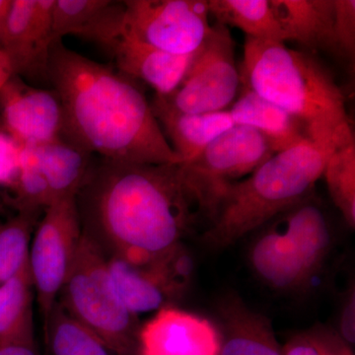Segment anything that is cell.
Wrapping results in <instances>:
<instances>
[{"mask_svg":"<svg viewBox=\"0 0 355 355\" xmlns=\"http://www.w3.org/2000/svg\"><path fill=\"white\" fill-rule=\"evenodd\" d=\"M76 200L84 232L139 268L180 244L198 209L181 164L106 159L91 166Z\"/></svg>","mask_w":355,"mask_h":355,"instance_id":"cell-1","label":"cell"},{"mask_svg":"<svg viewBox=\"0 0 355 355\" xmlns=\"http://www.w3.org/2000/svg\"><path fill=\"white\" fill-rule=\"evenodd\" d=\"M48 79L62 107V139L114 162L182 164L132 78L51 44Z\"/></svg>","mask_w":355,"mask_h":355,"instance_id":"cell-2","label":"cell"},{"mask_svg":"<svg viewBox=\"0 0 355 355\" xmlns=\"http://www.w3.org/2000/svg\"><path fill=\"white\" fill-rule=\"evenodd\" d=\"M239 72L243 88L297 119L309 139L354 137L342 90L312 55L279 42L246 37Z\"/></svg>","mask_w":355,"mask_h":355,"instance_id":"cell-3","label":"cell"},{"mask_svg":"<svg viewBox=\"0 0 355 355\" xmlns=\"http://www.w3.org/2000/svg\"><path fill=\"white\" fill-rule=\"evenodd\" d=\"M354 139H306L273 154L247 179L228 187L205 234V242L216 248L230 246L302 202L323 176L331 151Z\"/></svg>","mask_w":355,"mask_h":355,"instance_id":"cell-4","label":"cell"},{"mask_svg":"<svg viewBox=\"0 0 355 355\" xmlns=\"http://www.w3.org/2000/svg\"><path fill=\"white\" fill-rule=\"evenodd\" d=\"M62 307L97 334L116 355H139L137 316L121 302L110 277L107 256L84 232L67 279L60 291Z\"/></svg>","mask_w":355,"mask_h":355,"instance_id":"cell-5","label":"cell"},{"mask_svg":"<svg viewBox=\"0 0 355 355\" xmlns=\"http://www.w3.org/2000/svg\"><path fill=\"white\" fill-rule=\"evenodd\" d=\"M273 154L260 132L234 125L195 160L181 165L182 175L198 209L212 218L228 187L251 175Z\"/></svg>","mask_w":355,"mask_h":355,"instance_id":"cell-6","label":"cell"},{"mask_svg":"<svg viewBox=\"0 0 355 355\" xmlns=\"http://www.w3.org/2000/svg\"><path fill=\"white\" fill-rule=\"evenodd\" d=\"M81 236L76 196L55 200L44 209L29 250L30 272L44 328L67 279Z\"/></svg>","mask_w":355,"mask_h":355,"instance_id":"cell-7","label":"cell"},{"mask_svg":"<svg viewBox=\"0 0 355 355\" xmlns=\"http://www.w3.org/2000/svg\"><path fill=\"white\" fill-rule=\"evenodd\" d=\"M240 85L234 40L226 26L216 22L195 53L183 81L172 94L162 98L180 113H212L231 106Z\"/></svg>","mask_w":355,"mask_h":355,"instance_id":"cell-8","label":"cell"},{"mask_svg":"<svg viewBox=\"0 0 355 355\" xmlns=\"http://www.w3.org/2000/svg\"><path fill=\"white\" fill-rule=\"evenodd\" d=\"M123 31L173 55L195 53L207 38V0H125Z\"/></svg>","mask_w":355,"mask_h":355,"instance_id":"cell-9","label":"cell"},{"mask_svg":"<svg viewBox=\"0 0 355 355\" xmlns=\"http://www.w3.org/2000/svg\"><path fill=\"white\" fill-rule=\"evenodd\" d=\"M55 0H12L1 37L0 50L8 58L14 76L48 79L53 42Z\"/></svg>","mask_w":355,"mask_h":355,"instance_id":"cell-10","label":"cell"},{"mask_svg":"<svg viewBox=\"0 0 355 355\" xmlns=\"http://www.w3.org/2000/svg\"><path fill=\"white\" fill-rule=\"evenodd\" d=\"M0 121L22 146L62 139L64 116L57 92L33 87L18 76L0 89Z\"/></svg>","mask_w":355,"mask_h":355,"instance_id":"cell-11","label":"cell"},{"mask_svg":"<svg viewBox=\"0 0 355 355\" xmlns=\"http://www.w3.org/2000/svg\"><path fill=\"white\" fill-rule=\"evenodd\" d=\"M220 336L211 322L162 307L139 331V355H219Z\"/></svg>","mask_w":355,"mask_h":355,"instance_id":"cell-12","label":"cell"},{"mask_svg":"<svg viewBox=\"0 0 355 355\" xmlns=\"http://www.w3.org/2000/svg\"><path fill=\"white\" fill-rule=\"evenodd\" d=\"M106 51L114 58L121 74L148 84L160 97H167L176 90L197 53L173 55L142 43L123 31Z\"/></svg>","mask_w":355,"mask_h":355,"instance_id":"cell-13","label":"cell"},{"mask_svg":"<svg viewBox=\"0 0 355 355\" xmlns=\"http://www.w3.org/2000/svg\"><path fill=\"white\" fill-rule=\"evenodd\" d=\"M125 4L112 0H55L53 42L73 35L104 50L123 32Z\"/></svg>","mask_w":355,"mask_h":355,"instance_id":"cell-14","label":"cell"},{"mask_svg":"<svg viewBox=\"0 0 355 355\" xmlns=\"http://www.w3.org/2000/svg\"><path fill=\"white\" fill-rule=\"evenodd\" d=\"M250 261L257 275L277 291H302L315 275L284 229H270L259 236L252 245Z\"/></svg>","mask_w":355,"mask_h":355,"instance_id":"cell-15","label":"cell"},{"mask_svg":"<svg viewBox=\"0 0 355 355\" xmlns=\"http://www.w3.org/2000/svg\"><path fill=\"white\" fill-rule=\"evenodd\" d=\"M151 108L171 140L172 148L181 158V165L195 160L214 139L235 125L228 110L205 114L180 113L159 96H155Z\"/></svg>","mask_w":355,"mask_h":355,"instance_id":"cell-16","label":"cell"},{"mask_svg":"<svg viewBox=\"0 0 355 355\" xmlns=\"http://www.w3.org/2000/svg\"><path fill=\"white\" fill-rule=\"evenodd\" d=\"M286 41L338 55L334 0H272Z\"/></svg>","mask_w":355,"mask_h":355,"instance_id":"cell-17","label":"cell"},{"mask_svg":"<svg viewBox=\"0 0 355 355\" xmlns=\"http://www.w3.org/2000/svg\"><path fill=\"white\" fill-rule=\"evenodd\" d=\"M219 315V355H284L270 322L247 308L239 298L224 301Z\"/></svg>","mask_w":355,"mask_h":355,"instance_id":"cell-18","label":"cell"},{"mask_svg":"<svg viewBox=\"0 0 355 355\" xmlns=\"http://www.w3.org/2000/svg\"><path fill=\"white\" fill-rule=\"evenodd\" d=\"M228 110L235 125H245L260 132L273 153L291 148L309 139L304 125L277 105L272 104L249 89Z\"/></svg>","mask_w":355,"mask_h":355,"instance_id":"cell-19","label":"cell"},{"mask_svg":"<svg viewBox=\"0 0 355 355\" xmlns=\"http://www.w3.org/2000/svg\"><path fill=\"white\" fill-rule=\"evenodd\" d=\"M32 146L51 203L77 196L92 166L91 154L62 139Z\"/></svg>","mask_w":355,"mask_h":355,"instance_id":"cell-20","label":"cell"},{"mask_svg":"<svg viewBox=\"0 0 355 355\" xmlns=\"http://www.w3.org/2000/svg\"><path fill=\"white\" fill-rule=\"evenodd\" d=\"M34 286L29 261L15 277L0 286V347L35 345Z\"/></svg>","mask_w":355,"mask_h":355,"instance_id":"cell-21","label":"cell"},{"mask_svg":"<svg viewBox=\"0 0 355 355\" xmlns=\"http://www.w3.org/2000/svg\"><path fill=\"white\" fill-rule=\"evenodd\" d=\"M216 23L238 28L249 38L284 43L272 0H207Z\"/></svg>","mask_w":355,"mask_h":355,"instance_id":"cell-22","label":"cell"},{"mask_svg":"<svg viewBox=\"0 0 355 355\" xmlns=\"http://www.w3.org/2000/svg\"><path fill=\"white\" fill-rule=\"evenodd\" d=\"M284 229L297 243L311 272H319L331 246L330 227L321 209L303 200L289 209Z\"/></svg>","mask_w":355,"mask_h":355,"instance_id":"cell-23","label":"cell"},{"mask_svg":"<svg viewBox=\"0 0 355 355\" xmlns=\"http://www.w3.org/2000/svg\"><path fill=\"white\" fill-rule=\"evenodd\" d=\"M44 331L51 355H116L97 334L72 317L58 301Z\"/></svg>","mask_w":355,"mask_h":355,"instance_id":"cell-24","label":"cell"},{"mask_svg":"<svg viewBox=\"0 0 355 355\" xmlns=\"http://www.w3.org/2000/svg\"><path fill=\"white\" fill-rule=\"evenodd\" d=\"M107 266L119 297L132 315L162 308L167 298L141 268L114 254L107 258Z\"/></svg>","mask_w":355,"mask_h":355,"instance_id":"cell-25","label":"cell"},{"mask_svg":"<svg viewBox=\"0 0 355 355\" xmlns=\"http://www.w3.org/2000/svg\"><path fill=\"white\" fill-rule=\"evenodd\" d=\"M41 210H20L15 216L0 222V286L15 277L29 261L35 225Z\"/></svg>","mask_w":355,"mask_h":355,"instance_id":"cell-26","label":"cell"},{"mask_svg":"<svg viewBox=\"0 0 355 355\" xmlns=\"http://www.w3.org/2000/svg\"><path fill=\"white\" fill-rule=\"evenodd\" d=\"M329 193L350 227L355 226V141L338 144L323 172Z\"/></svg>","mask_w":355,"mask_h":355,"instance_id":"cell-27","label":"cell"},{"mask_svg":"<svg viewBox=\"0 0 355 355\" xmlns=\"http://www.w3.org/2000/svg\"><path fill=\"white\" fill-rule=\"evenodd\" d=\"M164 293L166 298H177L186 291L193 272V259L182 243L141 268Z\"/></svg>","mask_w":355,"mask_h":355,"instance_id":"cell-28","label":"cell"},{"mask_svg":"<svg viewBox=\"0 0 355 355\" xmlns=\"http://www.w3.org/2000/svg\"><path fill=\"white\" fill-rule=\"evenodd\" d=\"M349 349L342 340L320 331H305L292 338L282 349L284 355H343Z\"/></svg>","mask_w":355,"mask_h":355,"instance_id":"cell-29","label":"cell"},{"mask_svg":"<svg viewBox=\"0 0 355 355\" xmlns=\"http://www.w3.org/2000/svg\"><path fill=\"white\" fill-rule=\"evenodd\" d=\"M336 43L338 57L354 60L355 53V1L334 0Z\"/></svg>","mask_w":355,"mask_h":355,"instance_id":"cell-30","label":"cell"},{"mask_svg":"<svg viewBox=\"0 0 355 355\" xmlns=\"http://www.w3.org/2000/svg\"><path fill=\"white\" fill-rule=\"evenodd\" d=\"M22 144L0 127V187L13 190L20 173Z\"/></svg>","mask_w":355,"mask_h":355,"instance_id":"cell-31","label":"cell"},{"mask_svg":"<svg viewBox=\"0 0 355 355\" xmlns=\"http://www.w3.org/2000/svg\"><path fill=\"white\" fill-rule=\"evenodd\" d=\"M355 295L354 289L349 292V297L345 300L340 316V329L342 336L349 345L355 343Z\"/></svg>","mask_w":355,"mask_h":355,"instance_id":"cell-32","label":"cell"},{"mask_svg":"<svg viewBox=\"0 0 355 355\" xmlns=\"http://www.w3.org/2000/svg\"><path fill=\"white\" fill-rule=\"evenodd\" d=\"M0 355H39L36 345H8L0 347Z\"/></svg>","mask_w":355,"mask_h":355,"instance_id":"cell-33","label":"cell"},{"mask_svg":"<svg viewBox=\"0 0 355 355\" xmlns=\"http://www.w3.org/2000/svg\"><path fill=\"white\" fill-rule=\"evenodd\" d=\"M14 76L12 67L6 53L0 50V89Z\"/></svg>","mask_w":355,"mask_h":355,"instance_id":"cell-34","label":"cell"},{"mask_svg":"<svg viewBox=\"0 0 355 355\" xmlns=\"http://www.w3.org/2000/svg\"><path fill=\"white\" fill-rule=\"evenodd\" d=\"M11 1L12 0H0V37H1L7 14H8L9 9H10Z\"/></svg>","mask_w":355,"mask_h":355,"instance_id":"cell-35","label":"cell"},{"mask_svg":"<svg viewBox=\"0 0 355 355\" xmlns=\"http://www.w3.org/2000/svg\"><path fill=\"white\" fill-rule=\"evenodd\" d=\"M343 355H354L352 354V350H350L349 347L347 349V352H345Z\"/></svg>","mask_w":355,"mask_h":355,"instance_id":"cell-36","label":"cell"},{"mask_svg":"<svg viewBox=\"0 0 355 355\" xmlns=\"http://www.w3.org/2000/svg\"><path fill=\"white\" fill-rule=\"evenodd\" d=\"M0 211H1V202H0Z\"/></svg>","mask_w":355,"mask_h":355,"instance_id":"cell-37","label":"cell"}]
</instances>
